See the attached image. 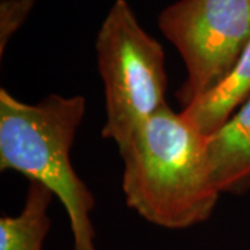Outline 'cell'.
Listing matches in <instances>:
<instances>
[{
  "instance_id": "cell-8",
  "label": "cell",
  "mask_w": 250,
  "mask_h": 250,
  "mask_svg": "<svg viewBox=\"0 0 250 250\" xmlns=\"http://www.w3.org/2000/svg\"><path fill=\"white\" fill-rule=\"evenodd\" d=\"M35 0H1L0 1V54L3 56L4 49L25 22Z\"/></svg>"
},
{
  "instance_id": "cell-4",
  "label": "cell",
  "mask_w": 250,
  "mask_h": 250,
  "mask_svg": "<svg viewBox=\"0 0 250 250\" xmlns=\"http://www.w3.org/2000/svg\"><path fill=\"white\" fill-rule=\"evenodd\" d=\"M159 28L178 49L187 81L182 107L218 86L250 42V0H178L163 10Z\"/></svg>"
},
{
  "instance_id": "cell-1",
  "label": "cell",
  "mask_w": 250,
  "mask_h": 250,
  "mask_svg": "<svg viewBox=\"0 0 250 250\" xmlns=\"http://www.w3.org/2000/svg\"><path fill=\"white\" fill-rule=\"evenodd\" d=\"M206 136L168 106L145 124L125 152V203L147 223L185 229L213 214L220 193L210 177Z\"/></svg>"
},
{
  "instance_id": "cell-2",
  "label": "cell",
  "mask_w": 250,
  "mask_h": 250,
  "mask_svg": "<svg viewBox=\"0 0 250 250\" xmlns=\"http://www.w3.org/2000/svg\"><path fill=\"white\" fill-rule=\"evenodd\" d=\"M81 95H49L25 103L0 89V170L17 171L47 187L64 206L74 250H98L90 213L96 199L71 164L72 145L85 117Z\"/></svg>"
},
{
  "instance_id": "cell-7",
  "label": "cell",
  "mask_w": 250,
  "mask_h": 250,
  "mask_svg": "<svg viewBox=\"0 0 250 250\" xmlns=\"http://www.w3.org/2000/svg\"><path fill=\"white\" fill-rule=\"evenodd\" d=\"M54 193L45 185L28 179L22 210L0 217V250H42L52 221L47 208Z\"/></svg>"
},
{
  "instance_id": "cell-3",
  "label": "cell",
  "mask_w": 250,
  "mask_h": 250,
  "mask_svg": "<svg viewBox=\"0 0 250 250\" xmlns=\"http://www.w3.org/2000/svg\"><path fill=\"white\" fill-rule=\"evenodd\" d=\"M96 62L104 89L102 136L120 154L159 110L167 106L166 56L139 24L126 0H116L99 29Z\"/></svg>"
},
{
  "instance_id": "cell-5",
  "label": "cell",
  "mask_w": 250,
  "mask_h": 250,
  "mask_svg": "<svg viewBox=\"0 0 250 250\" xmlns=\"http://www.w3.org/2000/svg\"><path fill=\"white\" fill-rule=\"evenodd\" d=\"M206 157L218 193L250 189V98L218 129L206 136Z\"/></svg>"
},
{
  "instance_id": "cell-6",
  "label": "cell",
  "mask_w": 250,
  "mask_h": 250,
  "mask_svg": "<svg viewBox=\"0 0 250 250\" xmlns=\"http://www.w3.org/2000/svg\"><path fill=\"white\" fill-rule=\"evenodd\" d=\"M250 98V42L225 80L211 92L182 108V114L208 136Z\"/></svg>"
}]
</instances>
